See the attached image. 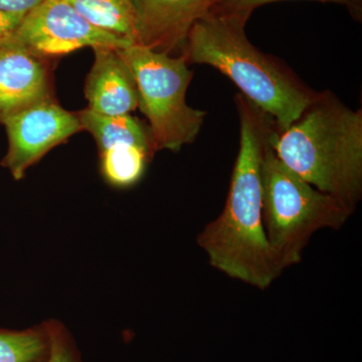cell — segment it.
Segmentation results:
<instances>
[{
	"instance_id": "obj_1",
	"label": "cell",
	"mask_w": 362,
	"mask_h": 362,
	"mask_svg": "<svg viewBox=\"0 0 362 362\" xmlns=\"http://www.w3.org/2000/svg\"><path fill=\"white\" fill-rule=\"evenodd\" d=\"M240 149L225 207L204 226L197 245L213 268L228 277L266 290L280 277L263 223L261 165L264 151L279 130L270 115L244 95H235Z\"/></svg>"
},
{
	"instance_id": "obj_2",
	"label": "cell",
	"mask_w": 362,
	"mask_h": 362,
	"mask_svg": "<svg viewBox=\"0 0 362 362\" xmlns=\"http://www.w3.org/2000/svg\"><path fill=\"white\" fill-rule=\"evenodd\" d=\"M250 16L211 9L190 28L181 54L188 64L213 66L232 80L240 94L270 115L282 132L318 92L285 63L250 42L245 30Z\"/></svg>"
},
{
	"instance_id": "obj_3",
	"label": "cell",
	"mask_w": 362,
	"mask_h": 362,
	"mask_svg": "<svg viewBox=\"0 0 362 362\" xmlns=\"http://www.w3.org/2000/svg\"><path fill=\"white\" fill-rule=\"evenodd\" d=\"M272 146L281 161L317 189L352 211L362 197V110L350 109L331 90L315 99Z\"/></svg>"
},
{
	"instance_id": "obj_4",
	"label": "cell",
	"mask_w": 362,
	"mask_h": 362,
	"mask_svg": "<svg viewBox=\"0 0 362 362\" xmlns=\"http://www.w3.org/2000/svg\"><path fill=\"white\" fill-rule=\"evenodd\" d=\"M272 140L261 165L263 223L272 254L283 272L302 261L314 233L342 228L354 211L285 165Z\"/></svg>"
},
{
	"instance_id": "obj_5",
	"label": "cell",
	"mask_w": 362,
	"mask_h": 362,
	"mask_svg": "<svg viewBox=\"0 0 362 362\" xmlns=\"http://www.w3.org/2000/svg\"><path fill=\"white\" fill-rule=\"evenodd\" d=\"M120 52L134 76L138 107L148 120L156 152H176L194 142L206 113L188 106L185 100L192 71L185 56L171 57L137 44Z\"/></svg>"
},
{
	"instance_id": "obj_6",
	"label": "cell",
	"mask_w": 362,
	"mask_h": 362,
	"mask_svg": "<svg viewBox=\"0 0 362 362\" xmlns=\"http://www.w3.org/2000/svg\"><path fill=\"white\" fill-rule=\"evenodd\" d=\"M11 42L40 58L62 56L84 47L121 49L134 45L90 25L65 0H45L26 14Z\"/></svg>"
},
{
	"instance_id": "obj_7",
	"label": "cell",
	"mask_w": 362,
	"mask_h": 362,
	"mask_svg": "<svg viewBox=\"0 0 362 362\" xmlns=\"http://www.w3.org/2000/svg\"><path fill=\"white\" fill-rule=\"evenodd\" d=\"M2 124L8 139L2 165L16 180L25 177L28 169L49 150L82 130L77 114L65 110L51 97L7 117Z\"/></svg>"
},
{
	"instance_id": "obj_8",
	"label": "cell",
	"mask_w": 362,
	"mask_h": 362,
	"mask_svg": "<svg viewBox=\"0 0 362 362\" xmlns=\"http://www.w3.org/2000/svg\"><path fill=\"white\" fill-rule=\"evenodd\" d=\"M137 42L170 54L182 49L190 28L216 6L218 0H131Z\"/></svg>"
},
{
	"instance_id": "obj_9",
	"label": "cell",
	"mask_w": 362,
	"mask_h": 362,
	"mask_svg": "<svg viewBox=\"0 0 362 362\" xmlns=\"http://www.w3.org/2000/svg\"><path fill=\"white\" fill-rule=\"evenodd\" d=\"M95 61L85 84L90 111L102 115H127L139 104L132 71L120 49L97 47Z\"/></svg>"
},
{
	"instance_id": "obj_10",
	"label": "cell",
	"mask_w": 362,
	"mask_h": 362,
	"mask_svg": "<svg viewBox=\"0 0 362 362\" xmlns=\"http://www.w3.org/2000/svg\"><path fill=\"white\" fill-rule=\"evenodd\" d=\"M49 97L42 58L11 42L0 47V122Z\"/></svg>"
},
{
	"instance_id": "obj_11",
	"label": "cell",
	"mask_w": 362,
	"mask_h": 362,
	"mask_svg": "<svg viewBox=\"0 0 362 362\" xmlns=\"http://www.w3.org/2000/svg\"><path fill=\"white\" fill-rule=\"evenodd\" d=\"M77 116L82 130L94 137L100 153L119 145H133L156 153L149 128L131 114L102 115L87 108L78 112Z\"/></svg>"
},
{
	"instance_id": "obj_12",
	"label": "cell",
	"mask_w": 362,
	"mask_h": 362,
	"mask_svg": "<svg viewBox=\"0 0 362 362\" xmlns=\"http://www.w3.org/2000/svg\"><path fill=\"white\" fill-rule=\"evenodd\" d=\"M98 28L137 42L135 11L131 0H65Z\"/></svg>"
},
{
	"instance_id": "obj_13",
	"label": "cell",
	"mask_w": 362,
	"mask_h": 362,
	"mask_svg": "<svg viewBox=\"0 0 362 362\" xmlns=\"http://www.w3.org/2000/svg\"><path fill=\"white\" fill-rule=\"evenodd\" d=\"M153 154L133 145H119L100 153L105 180L117 187L134 185L142 177Z\"/></svg>"
},
{
	"instance_id": "obj_14",
	"label": "cell",
	"mask_w": 362,
	"mask_h": 362,
	"mask_svg": "<svg viewBox=\"0 0 362 362\" xmlns=\"http://www.w3.org/2000/svg\"><path fill=\"white\" fill-rule=\"evenodd\" d=\"M45 349V338L37 331H0V362H33Z\"/></svg>"
},
{
	"instance_id": "obj_15",
	"label": "cell",
	"mask_w": 362,
	"mask_h": 362,
	"mask_svg": "<svg viewBox=\"0 0 362 362\" xmlns=\"http://www.w3.org/2000/svg\"><path fill=\"white\" fill-rule=\"evenodd\" d=\"M277 1H285V0H218L213 9L223 11V13H246L251 16L252 11L258 7ZM312 1L333 2V4H341L345 6H356L361 0H312Z\"/></svg>"
},
{
	"instance_id": "obj_16",
	"label": "cell",
	"mask_w": 362,
	"mask_h": 362,
	"mask_svg": "<svg viewBox=\"0 0 362 362\" xmlns=\"http://www.w3.org/2000/svg\"><path fill=\"white\" fill-rule=\"evenodd\" d=\"M25 16L0 11V47L11 44Z\"/></svg>"
},
{
	"instance_id": "obj_17",
	"label": "cell",
	"mask_w": 362,
	"mask_h": 362,
	"mask_svg": "<svg viewBox=\"0 0 362 362\" xmlns=\"http://www.w3.org/2000/svg\"><path fill=\"white\" fill-rule=\"evenodd\" d=\"M44 1L45 0H0V11L25 16Z\"/></svg>"
},
{
	"instance_id": "obj_18",
	"label": "cell",
	"mask_w": 362,
	"mask_h": 362,
	"mask_svg": "<svg viewBox=\"0 0 362 362\" xmlns=\"http://www.w3.org/2000/svg\"><path fill=\"white\" fill-rule=\"evenodd\" d=\"M51 342V356L47 362H74L69 349H66L63 338L59 337L58 332L49 334Z\"/></svg>"
}]
</instances>
